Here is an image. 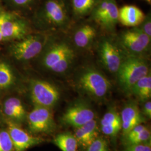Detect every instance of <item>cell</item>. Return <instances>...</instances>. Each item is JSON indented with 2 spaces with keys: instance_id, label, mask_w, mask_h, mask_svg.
<instances>
[{
  "instance_id": "6da1fadb",
  "label": "cell",
  "mask_w": 151,
  "mask_h": 151,
  "mask_svg": "<svg viewBox=\"0 0 151 151\" xmlns=\"http://www.w3.org/2000/svg\"><path fill=\"white\" fill-rule=\"evenodd\" d=\"M76 85L82 91L95 99L106 97L111 88L110 82L103 73L92 67L81 70L76 77Z\"/></svg>"
},
{
  "instance_id": "7a4b0ae2",
  "label": "cell",
  "mask_w": 151,
  "mask_h": 151,
  "mask_svg": "<svg viewBox=\"0 0 151 151\" xmlns=\"http://www.w3.org/2000/svg\"><path fill=\"white\" fill-rule=\"evenodd\" d=\"M150 73L148 62L143 57L130 56L124 59L116 75L121 88L129 93L135 83Z\"/></svg>"
},
{
  "instance_id": "3957f363",
  "label": "cell",
  "mask_w": 151,
  "mask_h": 151,
  "mask_svg": "<svg viewBox=\"0 0 151 151\" xmlns=\"http://www.w3.org/2000/svg\"><path fill=\"white\" fill-rule=\"evenodd\" d=\"M75 51L70 44L61 41L53 44L44 57V65L54 73H65L75 59Z\"/></svg>"
},
{
  "instance_id": "277c9868",
  "label": "cell",
  "mask_w": 151,
  "mask_h": 151,
  "mask_svg": "<svg viewBox=\"0 0 151 151\" xmlns=\"http://www.w3.org/2000/svg\"><path fill=\"white\" fill-rule=\"evenodd\" d=\"M151 40L138 27L122 32L117 38L126 57H143L150 49Z\"/></svg>"
},
{
  "instance_id": "5b68a950",
  "label": "cell",
  "mask_w": 151,
  "mask_h": 151,
  "mask_svg": "<svg viewBox=\"0 0 151 151\" xmlns=\"http://www.w3.org/2000/svg\"><path fill=\"white\" fill-rule=\"evenodd\" d=\"M97 53L103 67L110 73L115 74L127 57L117 39L108 37H104L100 40Z\"/></svg>"
},
{
  "instance_id": "8992f818",
  "label": "cell",
  "mask_w": 151,
  "mask_h": 151,
  "mask_svg": "<svg viewBox=\"0 0 151 151\" xmlns=\"http://www.w3.org/2000/svg\"><path fill=\"white\" fill-rule=\"evenodd\" d=\"M31 97L36 106L50 108L58 101L60 93L53 85L46 81L36 80L31 85Z\"/></svg>"
},
{
  "instance_id": "52a82bcc",
  "label": "cell",
  "mask_w": 151,
  "mask_h": 151,
  "mask_svg": "<svg viewBox=\"0 0 151 151\" xmlns=\"http://www.w3.org/2000/svg\"><path fill=\"white\" fill-rule=\"evenodd\" d=\"M43 16L54 27H65L69 22L68 7L65 0H48L44 6Z\"/></svg>"
},
{
  "instance_id": "ba28073f",
  "label": "cell",
  "mask_w": 151,
  "mask_h": 151,
  "mask_svg": "<svg viewBox=\"0 0 151 151\" xmlns=\"http://www.w3.org/2000/svg\"><path fill=\"white\" fill-rule=\"evenodd\" d=\"M50 108L36 106L29 114L27 120L30 130L36 133L51 132L55 129V123Z\"/></svg>"
},
{
  "instance_id": "9c48e42d",
  "label": "cell",
  "mask_w": 151,
  "mask_h": 151,
  "mask_svg": "<svg viewBox=\"0 0 151 151\" xmlns=\"http://www.w3.org/2000/svg\"><path fill=\"white\" fill-rule=\"evenodd\" d=\"M95 116L94 111L86 104L77 103L67 109L61 120L63 123L77 128L94 119Z\"/></svg>"
},
{
  "instance_id": "30bf717a",
  "label": "cell",
  "mask_w": 151,
  "mask_h": 151,
  "mask_svg": "<svg viewBox=\"0 0 151 151\" xmlns=\"http://www.w3.org/2000/svg\"><path fill=\"white\" fill-rule=\"evenodd\" d=\"M43 49V43L37 36H29L15 44L12 53L17 60H27L35 57Z\"/></svg>"
},
{
  "instance_id": "8fae6325",
  "label": "cell",
  "mask_w": 151,
  "mask_h": 151,
  "mask_svg": "<svg viewBox=\"0 0 151 151\" xmlns=\"http://www.w3.org/2000/svg\"><path fill=\"white\" fill-rule=\"evenodd\" d=\"M8 133L16 151H25L42 143L43 139L30 135L11 122H8Z\"/></svg>"
},
{
  "instance_id": "7c38bea8",
  "label": "cell",
  "mask_w": 151,
  "mask_h": 151,
  "mask_svg": "<svg viewBox=\"0 0 151 151\" xmlns=\"http://www.w3.org/2000/svg\"><path fill=\"white\" fill-rule=\"evenodd\" d=\"M0 31L6 39H21L25 36L27 27L10 14L0 12Z\"/></svg>"
},
{
  "instance_id": "4fadbf2b",
  "label": "cell",
  "mask_w": 151,
  "mask_h": 151,
  "mask_svg": "<svg viewBox=\"0 0 151 151\" xmlns=\"http://www.w3.org/2000/svg\"><path fill=\"white\" fill-rule=\"evenodd\" d=\"M120 118L123 135H127L135 126L144 122L138 105L133 101L127 103L123 109Z\"/></svg>"
},
{
  "instance_id": "5bb4252c",
  "label": "cell",
  "mask_w": 151,
  "mask_h": 151,
  "mask_svg": "<svg viewBox=\"0 0 151 151\" xmlns=\"http://www.w3.org/2000/svg\"><path fill=\"white\" fill-rule=\"evenodd\" d=\"M97 36V30L91 24H83L75 30L73 36V44L76 48L86 49L90 48Z\"/></svg>"
},
{
  "instance_id": "9a60e30c",
  "label": "cell",
  "mask_w": 151,
  "mask_h": 151,
  "mask_svg": "<svg viewBox=\"0 0 151 151\" xmlns=\"http://www.w3.org/2000/svg\"><path fill=\"white\" fill-rule=\"evenodd\" d=\"M145 16L143 12L135 6H124L119 9V22L126 27H138Z\"/></svg>"
},
{
  "instance_id": "2e32d148",
  "label": "cell",
  "mask_w": 151,
  "mask_h": 151,
  "mask_svg": "<svg viewBox=\"0 0 151 151\" xmlns=\"http://www.w3.org/2000/svg\"><path fill=\"white\" fill-rule=\"evenodd\" d=\"M74 136L78 144L84 148L88 147L98 137L96 120L93 119L86 124L77 128L75 131Z\"/></svg>"
},
{
  "instance_id": "e0dca14e",
  "label": "cell",
  "mask_w": 151,
  "mask_h": 151,
  "mask_svg": "<svg viewBox=\"0 0 151 151\" xmlns=\"http://www.w3.org/2000/svg\"><path fill=\"white\" fill-rule=\"evenodd\" d=\"M122 129L120 115L115 108L110 109L101 120V130L104 134L114 137Z\"/></svg>"
},
{
  "instance_id": "ac0fdd59",
  "label": "cell",
  "mask_w": 151,
  "mask_h": 151,
  "mask_svg": "<svg viewBox=\"0 0 151 151\" xmlns=\"http://www.w3.org/2000/svg\"><path fill=\"white\" fill-rule=\"evenodd\" d=\"M119 22V9L115 0H111L108 10L95 22L108 32H113Z\"/></svg>"
},
{
  "instance_id": "d6986e66",
  "label": "cell",
  "mask_w": 151,
  "mask_h": 151,
  "mask_svg": "<svg viewBox=\"0 0 151 151\" xmlns=\"http://www.w3.org/2000/svg\"><path fill=\"white\" fill-rule=\"evenodd\" d=\"M130 93L143 101L148 100L151 98V72L135 83L132 87Z\"/></svg>"
},
{
  "instance_id": "ffe728a7",
  "label": "cell",
  "mask_w": 151,
  "mask_h": 151,
  "mask_svg": "<svg viewBox=\"0 0 151 151\" xmlns=\"http://www.w3.org/2000/svg\"><path fill=\"white\" fill-rule=\"evenodd\" d=\"M6 115L11 119L22 120L25 117V110L20 100L12 97L7 99L4 104Z\"/></svg>"
},
{
  "instance_id": "44dd1931",
  "label": "cell",
  "mask_w": 151,
  "mask_h": 151,
  "mask_svg": "<svg viewBox=\"0 0 151 151\" xmlns=\"http://www.w3.org/2000/svg\"><path fill=\"white\" fill-rule=\"evenodd\" d=\"M54 143L62 151H77V141L70 133L58 134L55 138Z\"/></svg>"
},
{
  "instance_id": "7402d4cb",
  "label": "cell",
  "mask_w": 151,
  "mask_h": 151,
  "mask_svg": "<svg viewBox=\"0 0 151 151\" xmlns=\"http://www.w3.org/2000/svg\"><path fill=\"white\" fill-rule=\"evenodd\" d=\"M99 0H71L73 12L77 17H83L91 13Z\"/></svg>"
},
{
  "instance_id": "603a6c76",
  "label": "cell",
  "mask_w": 151,
  "mask_h": 151,
  "mask_svg": "<svg viewBox=\"0 0 151 151\" xmlns=\"http://www.w3.org/2000/svg\"><path fill=\"white\" fill-rule=\"evenodd\" d=\"M14 77L9 66L6 63H0V90H3L11 86Z\"/></svg>"
},
{
  "instance_id": "cb8c5ba5",
  "label": "cell",
  "mask_w": 151,
  "mask_h": 151,
  "mask_svg": "<svg viewBox=\"0 0 151 151\" xmlns=\"http://www.w3.org/2000/svg\"><path fill=\"white\" fill-rule=\"evenodd\" d=\"M151 131L148 128H146L137 135L127 139V142L128 145L145 143L151 142Z\"/></svg>"
},
{
  "instance_id": "d4e9b609",
  "label": "cell",
  "mask_w": 151,
  "mask_h": 151,
  "mask_svg": "<svg viewBox=\"0 0 151 151\" xmlns=\"http://www.w3.org/2000/svg\"><path fill=\"white\" fill-rule=\"evenodd\" d=\"M14 147L8 132H0V151H13Z\"/></svg>"
},
{
  "instance_id": "484cf974",
  "label": "cell",
  "mask_w": 151,
  "mask_h": 151,
  "mask_svg": "<svg viewBox=\"0 0 151 151\" xmlns=\"http://www.w3.org/2000/svg\"><path fill=\"white\" fill-rule=\"evenodd\" d=\"M87 151H109L108 145L102 138L97 137L87 147Z\"/></svg>"
},
{
  "instance_id": "4316f807",
  "label": "cell",
  "mask_w": 151,
  "mask_h": 151,
  "mask_svg": "<svg viewBox=\"0 0 151 151\" xmlns=\"http://www.w3.org/2000/svg\"><path fill=\"white\" fill-rule=\"evenodd\" d=\"M138 27L145 34H146L147 36L151 38V15H148L145 16L143 22L138 26Z\"/></svg>"
},
{
  "instance_id": "83f0119b",
  "label": "cell",
  "mask_w": 151,
  "mask_h": 151,
  "mask_svg": "<svg viewBox=\"0 0 151 151\" xmlns=\"http://www.w3.org/2000/svg\"><path fill=\"white\" fill-rule=\"evenodd\" d=\"M123 151H151V142L128 145Z\"/></svg>"
},
{
  "instance_id": "f1b7e54d",
  "label": "cell",
  "mask_w": 151,
  "mask_h": 151,
  "mask_svg": "<svg viewBox=\"0 0 151 151\" xmlns=\"http://www.w3.org/2000/svg\"><path fill=\"white\" fill-rule=\"evenodd\" d=\"M146 126L143 125L142 124H139L137 126H135V127H134L129 132L125 135L127 139H130L133 137H134L135 135H137L138 134H139L142 131H143L145 129H146Z\"/></svg>"
},
{
  "instance_id": "f546056e",
  "label": "cell",
  "mask_w": 151,
  "mask_h": 151,
  "mask_svg": "<svg viewBox=\"0 0 151 151\" xmlns=\"http://www.w3.org/2000/svg\"><path fill=\"white\" fill-rule=\"evenodd\" d=\"M143 112L146 116L150 119L151 118V101H147L143 105Z\"/></svg>"
},
{
  "instance_id": "4dcf8cb0",
  "label": "cell",
  "mask_w": 151,
  "mask_h": 151,
  "mask_svg": "<svg viewBox=\"0 0 151 151\" xmlns=\"http://www.w3.org/2000/svg\"><path fill=\"white\" fill-rule=\"evenodd\" d=\"M14 3L19 6H24L27 5L30 2H32V0H12Z\"/></svg>"
},
{
  "instance_id": "1f68e13d",
  "label": "cell",
  "mask_w": 151,
  "mask_h": 151,
  "mask_svg": "<svg viewBox=\"0 0 151 151\" xmlns=\"http://www.w3.org/2000/svg\"><path fill=\"white\" fill-rule=\"evenodd\" d=\"M5 39L6 38L4 37V35H2V32H1V31H0V42L4 40H5Z\"/></svg>"
},
{
  "instance_id": "d6a6232c",
  "label": "cell",
  "mask_w": 151,
  "mask_h": 151,
  "mask_svg": "<svg viewBox=\"0 0 151 151\" xmlns=\"http://www.w3.org/2000/svg\"><path fill=\"white\" fill-rule=\"evenodd\" d=\"M145 1H147L148 2H150H150H151V0H145Z\"/></svg>"
}]
</instances>
